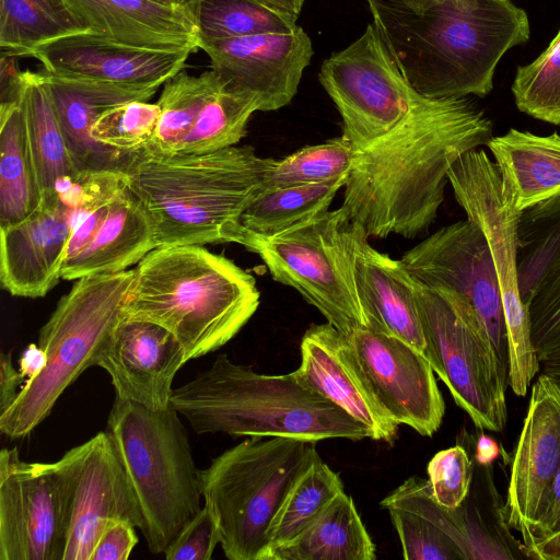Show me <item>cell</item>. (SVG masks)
I'll use <instances>...</instances> for the list:
<instances>
[{
	"label": "cell",
	"mask_w": 560,
	"mask_h": 560,
	"mask_svg": "<svg viewBox=\"0 0 560 560\" xmlns=\"http://www.w3.org/2000/svg\"><path fill=\"white\" fill-rule=\"evenodd\" d=\"M498 445L487 436H481L477 444V459L480 464H490L498 455Z\"/></svg>",
	"instance_id": "obj_51"
},
{
	"label": "cell",
	"mask_w": 560,
	"mask_h": 560,
	"mask_svg": "<svg viewBox=\"0 0 560 560\" xmlns=\"http://www.w3.org/2000/svg\"><path fill=\"white\" fill-rule=\"evenodd\" d=\"M560 466V384L541 373L532 387L528 409L514 454L505 522L522 535L529 557L532 528L542 497Z\"/></svg>",
	"instance_id": "obj_17"
},
{
	"label": "cell",
	"mask_w": 560,
	"mask_h": 560,
	"mask_svg": "<svg viewBox=\"0 0 560 560\" xmlns=\"http://www.w3.org/2000/svg\"><path fill=\"white\" fill-rule=\"evenodd\" d=\"M222 81L215 70L194 75L179 71L163 84L156 102L160 116L154 137L144 150L154 154L180 151L212 91Z\"/></svg>",
	"instance_id": "obj_35"
},
{
	"label": "cell",
	"mask_w": 560,
	"mask_h": 560,
	"mask_svg": "<svg viewBox=\"0 0 560 560\" xmlns=\"http://www.w3.org/2000/svg\"><path fill=\"white\" fill-rule=\"evenodd\" d=\"M42 73L78 170H122L130 154L100 144L92 138L91 128L108 107L130 101H149L159 88L60 77L44 70Z\"/></svg>",
	"instance_id": "obj_24"
},
{
	"label": "cell",
	"mask_w": 560,
	"mask_h": 560,
	"mask_svg": "<svg viewBox=\"0 0 560 560\" xmlns=\"http://www.w3.org/2000/svg\"><path fill=\"white\" fill-rule=\"evenodd\" d=\"M105 431L140 504L147 546L163 553L201 509L200 470L179 413L172 405L152 410L115 396Z\"/></svg>",
	"instance_id": "obj_7"
},
{
	"label": "cell",
	"mask_w": 560,
	"mask_h": 560,
	"mask_svg": "<svg viewBox=\"0 0 560 560\" xmlns=\"http://www.w3.org/2000/svg\"><path fill=\"white\" fill-rule=\"evenodd\" d=\"M131 523L110 521L102 532L90 560H127L138 544Z\"/></svg>",
	"instance_id": "obj_46"
},
{
	"label": "cell",
	"mask_w": 560,
	"mask_h": 560,
	"mask_svg": "<svg viewBox=\"0 0 560 560\" xmlns=\"http://www.w3.org/2000/svg\"><path fill=\"white\" fill-rule=\"evenodd\" d=\"M260 110L253 94L235 90L222 77L185 139L182 153H203L236 145L246 135L252 115Z\"/></svg>",
	"instance_id": "obj_36"
},
{
	"label": "cell",
	"mask_w": 560,
	"mask_h": 560,
	"mask_svg": "<svg viewBox=\"0 0 560 560\" xmlns=\"http://www.w3.org/2000/svg\"><path fill=\"white\" fill-rule=\"evenodd\" d=\"M294 375L368 427L371 439L393 443L399 424L385 411L349 339L331 324L312 325L301 340Z\"/></svg>",
	"instance_id": "obj_21"
},
{
	"label": "cell",
	"mask_w": 560,
	"mask_h": 560,
	"mask_svg": "<svg viewBox=\"0 0 560 560\" xmlns=\"http://www.w3.org/2000/svg\"><path fill=\"white\" fill-rule=\"evenodd\" d=\"M348 175L312 184L273 187L264 191L244 211V231L272 236L328 211Z\"/></svg>",
	"instance_id": "obj_33"
},
{
	"label": "cell",
	"mask_w": 560,
	"mask_h": 560,
	"mask_svg": "<svg viewBox=\"0 0 560 560\" xmlns=\"http://www.w3.org/2000/svg\"><path fill=\"white\" fill-rule=\"evenodd\" d=\"M88 31L151 49H199L196 22L186 13L149 0H61Z\"/></svg>",
	"instance_id": "obj_25"
},
{
	"label": "cell",
	"mask_w": 560,
	"mask_h": 560,
	"mask_svg": "<svg viewBox=\"0 0 560 560\" xmlns=\"http://www.w3.org/2000/svg\"><path fill=\"white\" fill-rule=\"evenodd\" d=\"M556 378V381L560 384V376L559 377H553Z\"/></svg>",
	"instance_id": "obj_54"
},
{
	"label": "cell",
	"mask_w": 560,
	"mask_h": 560,
	"mask_svg": "<svg viewBox=\"0 0 560 560\" xmlns=\"http://www.w3.org/2000/svg\"><path fill=\"white\" fill-rule=\"evenodd\" d=\"M342 491L339 475L322 459L314 463L292 486L270 523V560L273 550L299 537Z\"/></svg>",
	"instance_id": "obj_37"
},
{
	"label": "cell",
	"mask_w": 560,
	"mask_h": 560,
	"mask_svg": "<svg viewBox=\"0 0 560 560\" xmlns=\"http://www.w3.org/2000/svg\"><path fill=\"white\" fill-rule=\"evenodd\" d=\"M25 383L19 368L12 362V354L2 352L0 357V413L16 399Z\"/></svg>",
	"instance_id": "obj_48"
},
{
	"label": "cell",
	"mask_w": 560,
	"mask_h": 560,
	"mask_svg": "<svg viewBox=\"0 0 560 560\" xmlns=\"http://www.w3.org/2000/svg\"><path fill=\"white\" fill-rule=\"evenodd\" d=\"M133 269L82 277L62 295L39 330L46 353L42 373L24 383L14 402L0 413V431L23 439L51 412L63 392L89 368L124 318Z\"/></svg>",
	"instance_id": "obj_8"
},
{
	"label": "cell",
	"mask_w": 560,
	"mask_h": 560,
	"mask_svg": "<svg viewBox=\"0 0 560 560\" xmlns=\"http://www.w3.org/2000/svg\"><path fill=\"white\" fill-rule=\"evenodd\" d=\"M407 560L464 559L459 548L439 527L412 512L387 508Z\"/></svg>",
	"instance_id": "obj_43"
},
{
	"label": "cell",
	"mask_w": 560,
	"mask_h": 560,
	"mask_svg": "<svg viewBox=\"0 0 560 560\" xmlns=\"http://www.w3.org/2000/svg\"><path fill=\"white\" fill-rule=\"evenodd\" d=\"M532 341L542 373L560 376V269L528 305Z\"/></svg>",
	"instance_id": "obj_42"
},
{
	"label": "cell",
	"mask_w": 560,
	"mask_h": 560,
	"mask_svg": "<svg viewBox=\"0 0 560 560\" xmlns=\"http://www.w3.org/2000/svg\"><path fill=\"white\" fill-rule=\"evenodd\" d=\"M275 159L252 147L203 153H131L122 171L147 211L156 247L241 243V219L264 191Z\"/></svg>",
	"instance_id": "obj_3"
},
{
	"label": "cell",
	"mask_w": 560,
	"mask_h": 560,
	"mask_svg": "<svg viewBox=\"0 0 560 560\" xmlns=\"http://www.w3.org/2000/svg\"><path fill=\"white\" fill-rule=\"evenodd\" d=\"M188 14L196 22V12L200 0H149Z\"/></svg>",
	"instance_id": "obj_52"
},
{
	"label": "cell",
	"mask_w": 560,
	"mask_h": 560,
	"mask_svg": "<svg viewBox=\"0 0 560 560\" xmlns=\"http://www.w3.org/2000/svg\"><path fill=\"white\" fill-rule=\"evenodd\" d=\"M47 362L46 353L35 343L28 345L19 362V370L25 378V383L34 380L44 370Z\"/></svg>",
	"instance_id": "obj_49"
},
{
	"label": "cell",
	"mask_w": 560,
	"mask_h": 560,
	"mask_svg": "<svg viewBox=\"0 0 560 560\" xmlns=\"http://www.w3.org/2000/svg\"><path fill=\"white\" fill-rule=\"evenodd\" d=\"M512 93L521 112L560 126V30L534 61L517 68Z\"/></svg>",
	"instance_id": "obj_40"
},
{
	"label": "cell",
	"mask_w": 560,
	"mask_h": 560,
	"mask_svg": "<svg viewBox=\"0 0 560 560\" xmlns=\"http://www.w3.org/2000/svg\"><path fill=\"white\" fill-rule=\"evenodd\" d=\"M368 238L361 225L350 223L348 253L365 327L395 336L425 355L415 280L400 259L376 250Z\"/></svg>",
	"instance_id": "obj_23"
},
{
	"label": "cell",
	"mask_w": 560,
	"mask_h": 560,
	"mask_svg": "<svg viewBox=\"0 0 560 560\" xmlns=\"http://www.w3.org/2000/svg\"><path fill=\"white\" fill-rule=\"evenodd\" d=\"M375 546L353 500L339 493L293 541L277 548L271 560H373Z\"/></svg>",
	"instance_id": "obj_29"
},
{
	"label": "cell",
	"mask_w": 560,
	"mask_h": 560,
	"mask_svg": "<svg viewBox=\"0 0 560 560\" xmlns=\"http://www.w3.org/2000/svg\"><path fill=\"white\" fill-rule=\"evenodd\" d=\"M400 260L418 283L452 294L472 310L509 376L503 301L481 229L469 219L443 226L407 250Z\"/></svg>",
	"instance_id": "obj_14"
},
{
	"label": "cell",
	"mask_w": 560,
	"mask_h": 560,
	"mask_svg": "<svg viewBox=\"0 0 560 560\" xmlns=\"http://www.w3.org/2000/svg\"><path fill=\"white\" fill-rule=\"evenodd\" d=\"M160 107L149 101H130L102 112L91 128L92 138L102 145L125 154L144 150L151 143Z\"/></svg>",
	"instance_id": "obj_41"
},
{
	"label": "cell",
	"mask_w": 560,
	"mask_h": 560,
	"mask_svg": "<svg viewBox=\"0 0 560 560\" xmlns=\"http://www.w3.org/2000/svg\"><path fill=\"white\" fill-rule=\"evenodd\" d=\"M171 405L198 434L293 438L308 441L371 439L365 424L293 372L268 375L219 354L207 370L173 389Z\"/></svg>",
	"instance_id": "obj_5"
},
{
	"label": "cell",
	"mask_w": 560,
	"mask_h": 560,
	"mask_svg": "<svg viewBox=\"0 0 560 560\" xmlns=\"http://www.w3.org/2000/svg\"><path fill=\"white\" fill-rule=\"evenodd\" d=\"M431 493L441 506L455 510L468 497L472 464L464 447L456 445L438 452L428 464Z\"/></svg>",
	"instance_id": "obj_44"
},
{
	"label": "cell",
	"mask_w": 560,
	"mask_h": 560,
	"mask_svg": "<svg viewBox=\"0 0 560 560\" xmlns=\"http://www.w3.org/2000/svg\"><path fill=\"white\" fill-rule=\"evenodd\" d=\"M88 441L54 463L0 452V560H62Z\"/></svg>",
	"instance_id": "obj_12"
},
{
	"label": "cell",
	"mask_w": 560,
	"mask_h": 560,
	"mask_svg": "<svg viewBox=\"0 0 560 560\" xmlns=\"http://www.w3.org/2000/svg\"><path fill=\"white\" fill-rule=\"evenodd\" d=\"M354 147L347 136L304 147L282 160H276L266 174L264 188L320 183L348 175Z\"/></svg>",
	"instance_id": "obj_39"
},
{
	"label": "cell",
	"mask_w": 560,
	"mask_h": 560,
	"mask_svg": "<svg viewBox=\"0 0 560 560\" xmlns=\"http://www.w3.org/2000/svg\"><path fill=\"white\" fill-rule=\"evenodd\" d=\"M262 3H266L270 7L277 8L279 10L290 12L299 16L305 0H258Z\"/></svg>",
	"instance_id": "obj_53"
},
{
	"label": "cell",
	"mask_w": 560,
	"mask_h": 560,
	"mask_svg": "<svg viewBox=\"0 0 560 560\" xmlns=\"http://www.w3.org/2000/svg\"><path fill=\"white\" fill-rule=\"evenodd\" d=\"M88 444L62 560H90L110 521H126L140 529L143 525L140 504L109 434L98 432Z\"/></svg>",
	"instance_id": "obj_20"
},
{
	"label": "cell",
	"mask_w": 560,
	"mask_h": 560,
	"mask_svg": "<svg viewBox=\"0 0 560 560\" xmlns=\"http://www.w3.org/2000/svg\"><path fill=\"white\" fill-rule=\"evenodd\" d=\"M415 283L425 357L433 371L478 429L502 431L508 421L509 376L486 330L462 300Z\"/></svg>",
	"instance_id": "obj_10"
},
{
	"label": "cell",
	"mask_w": 560,
	"mask_h": 560,
	"mask_svg": "<svg viewBox=\"0 0 560 560\" xmlns=\"http://www.w3.org/2000/svg\"><path fill=\"white\" fill-rule=\"evenodd\" d=\"M381 506L399 508L428 520L448 536L459 548L464 559H514L516 556L504 541L493 536L487 527L464 509V503L455 510L441 506L432 497L429 481L410 477L390 494Z\"/></svg>",
	"instance_id": "obj_30"
},
{
	"label": "cell",
	"mask_w": 560,
	"mask_h": 560,
	"mask_svg": "<svg viewBox=\"0 0 560 560\" xmlns=\"http://www.w3.org/2000/svg\"><path fill=\"white\" fill-rule=\"evenodd\" d=\"M385 411L423 436L440 428L445 402L427 357L406 341L362 326L347 336Z\"/></svg>",
	"instance_id": "obj_15"
},
{
	"label": "cell",
	"mask_w": 560,
	"mask_h": 560,
	"mask_svg": "<svg viewBox=\"0 0 560 560\" xmlns=\"http://www.w3.org/2000/svg\"><path fill=\"white\" fill-rule=\"evenodd\" d=\"M194 51L129 46L83 32L43 44L30 57L54 75L160 88L184 69Z\"/></svg>",
	"instance_id": "obj_19"
},
{
	"label": "cell",
	"mask_w": 560,
	"mask_h": 560,
	"mask_svg": "<svg viewBox=\"0 0 560 560\" xmlns=\"http://www.w3.org/2000/svg\"><path fill=\"white\" fill-rule=\"evenodd\" d=\"M259 299L250 273L203 245L156 247L133 268L124 314L167 329L189 361L228 343Z\"/></svg>",
	"instance_id": "obj_4"
},
{
	"label": "cell",
	"mask_w": 560,
	"mask_h": 560,
	"mask_svg": "<svg viewBox=\"0 0 560 560\" xmlns=\"http://www.w3.org/2000/svg\"><path fill=\"white\" fill-rule=\"evenodd\" d=\"M318 80L337 107L343 135L354 150L395 128L417 95L374 22L351 45L324 60Z\"/></svg>",
	"instance_id": "obj_13"
},
{
	"label": "cell",
	"mask_w": 560,
	"mask_h": 560,
	"mask_svg": "<svg viewBox=\"0 0 560 560\" xmlns=\"http://www.w3.org/2000/svg\"><path fill=\"white\" fill-rule=\"evenodd\" d=\"M39 203L20 103H1L0 228L24 220Z\"/></svg>",
	"instance_id": "obj_32"
},
{
	"label": "cell",
	"mask_w": 560,
	"mask_h": 560,
	"mask_svg": "<svg viewBox=\"0 0 560 560\" xmlns=\"http://www.w3.org/2000/svg\"><path fill=\"white\" fill-rule=\"evenodd\" d=\"M560 532V466L545 492L532 528V548L537 541Z\"/></svg>",
	"instance_id": "obj_47"
},
{
	"label": "cell",
	"mask_w": 560,
	"mask_h": 560,
	"mask_svg": "<svg viewBox=\"0 0 560 560\" xmlns=\"http://www.w3.org/2000/svg\"><path fill=\"white\" fill-rule=\"evenodd\" d=\"M502 191L518 211L560 196V136L510 129L487 143Z\"/></svg>",
	"instance_id": "obj_27"
},
{
	"label": "cell",
	"mask_w": 560,
	"mask_h": 560,
	"mask_svg": "<svg viewBox=\"0 0 560 560\" xmlns=\"http://www.w3.org/2000/svg\"><path fill=\"white\" fill-rule=\"evenodd\" d=\"M186 362L184 349L167 329L124 316L94 365L108 373L116 396L161 410L171 405L174 377Z\"/></svg>",
	"instance_id": "obj_18"
},
{
	"label": "cell",
	"mask_w": 560,
	"mask_h": 560,
	"mask_svg": "<svg viewBox=\"0 0 560 560\" xmlns=\"http://www.w3.org/2000/svg\"><path fill=\"white\" fill-rule=\"evenodd\" d=\"M75 215L58 197L13 225L0 228V282L12 296H45L61 279Z\"/></svg>",
	"instance_id": "obj_22"
},
{
	"label": "cell",
	"mask_w": 560,
	"mask_h": 560,
	"mask_svg": "<svg viewBox=\"0 0 560 560\" xmlns=\"http://www.w3.org/2000/svg\"><path fill=\"white\" fill-rule=\"evenodd\" d=\"M296 20L298 15L258 0H200L196 12L199 40L287 33Z\"/></svg>",
	"instance_id": "obj_38"
},
{
	"label": "cell",
	"mask_w": 560,
	"mask_h": 560,
	"mask_svg": "<svg viewBox=\"0 0 560 560\" xmlns=\"http://www.w3.org/2000/svg\"><path fill=\"white\" fill-rule=\"evenodd\" d=\"M517 281L528 305L560 269V196L520 211L516 223Z\"/></svg>",
	"instance_id": "obj_31"
},
{
	"label": "cell",
	"mask_w": 560,
	"mask_h": 560,
	"mask_svg": "<svg viewBox=\"0 0 560 560\" xmlns=\"http://www.w3.org/2000/svg\"><path fill=\"white\" fill-rule=\"evenodd\" d=\"M455 199L486 236L501 290L509 345V386L525 396L540 370L528 310L517 281L516 223L520 211L502 191L499 170L483 150L460 156L448 172Z\"/></svg>",
	"instance_id": "obj_11"
},
{
	"label": "cell",
	"mask_w": 560,
	"mask_h": 560,
	"mask_svg": "<svg viewBox=\"0 0 560 560\" xmlns=\"http://www.w3.org/2000/svg\"><path fill=\"white\" fill-rule=\"evenodd\" d=\"M389 54L419 95L483 97L508 50L529 39L511 0H365Z\"/></svg>",
	"instance_id": "obj_2"
},
{
	"label": "cell",
	"mask_w": 560,
	"mask_h": 560,
	"mask_svg": "<svg viewBox=\"0 0 560 560\" xmlns=\"http://www.w3.org/2000/svg\"><path fill=\"white\" fill-rule=\"evenodd\" d=\"M154 248L152 222L126 185L112 199L105 220L89 244L63 264L61 279L125 271Z\"/></svg>",
	"instance_id": "obj_26"
},
{
	"label": "cell",
	"mask_w": 560,
	"mask_h": 560,
	"mask_svg": "<svg viewBox=\"0 0 560 560\" xmlns=\"http://www.w3.org/2000/svg\"><path fill=\"white\" fill-rule=\"evenodd\" d=\"M319 459L315 441L247 438L200 470L202 499L228 559L270 560V523L292 486Z\"/></svg>",
	"instance_id": "obj_6"
},
{
	"label": "cell",
	"mask_w": 560,
	"mask_h": 560,
	"mask_svg": "<svg viewBox=\"0 0 560 560\" xmlns=\"http://www.w3.org/2000/svg\"><path fill=\"white\" fill-rule=\"evenodd\" d=\"M83 32L61 0H0L1 54L30 57L43 44Z\"/></svg>",
	"instance_id": "obj_34"
},
{
	"label": "cell",
	"mask_w": 560,
	"mask_h": 560,
	"mask_svg": "<svg viewBox=\"0 0 560 560\" xmlns=\"http://www.w3.org/2000/svg\"><path fill=\"white\" fill-rule=\"evenodd\" d=\"M350 223L340 207L272 236L243 230L240 243L261 258L273 280L295 289L346 336L365 326L348 253Z\"/></svg>",
	"instance_id": "obj_9"
},
{
	"label": "cell",
	"mask_w": 560,
	"mask_h": 560,
	"mask_svg": "<svg viewBox=\"0 0 560 560\" xmlns=\"http://www.w3.org/2000/svg\"><path fill=\"white\" fill-rule=\"evenodd\" d=\"M25 137L40 200L57 195L60 180L78 170L67 145L48 83L42 71L22 72L19 98Z\"/></svg>",
	"instance_id": "obj_28"
},
{
	"label": "cell",
	"mask_w": 560,
	"mask_h": 560,
	"mask_svg": "<svg viewBox=\"0 0 560 560\" xmlns=\"http://www.w3.org/2000/svg\"><path fill=\"white\" fill-rule=\"evenodd\" d=\"M532 558L560 560V532L537 541L534 546Z\"/></svg>",
	"instance_id": "obj_50"
},
{
	"label": "cell",
	"mask_w": 560,
	"mask_h": 560,
	"mask_svg": "<svg viewBox=\"0 0 560 560\" xmlns=\"http://www.w3.org/2000/svg\"><path fill=\"white\" fill-rule=\"evenodd\" d=\"M220 544L215 521L203 504L164 550L167 560H210Z\"/></svg>",
	"instance_id": "obj_45"
},
{
	"label": "cell",
	"mask_w": 560,
	"mask_h": 560,
	"mask_svg": "<svg viewBox=\"0 0 560 560\" xmlns=\"http://www.w3.org/2000/svg\"><path fill=\"white\" fill-rule=\"evenodd\" d=\"M199 49L231 88L258 98L260 112L277 110L293 100L313 56L312 40L299 25L287 33L200 39Z\"/></svg>",
	"instance_id": "obj_16"
},
{
	"label": "cell",
	"mask_w": 560,
	"mask_h": 560,
	"mask_svg": "<svg viewBox=\"0 0 560 560\" xmlns=\"http://www.w3.org/2000/svg\"><path fill=\"white\" fill-rule=\"evenodd\" d=\"M492 137L491 120L469 98L417 93L395 128L355 150L341 207L368 236L416 237L435 220L453 164Z\"/></svg>",
	"instance_id": "obj_1"
}]
</instances>
